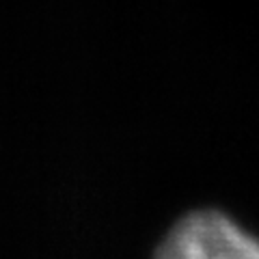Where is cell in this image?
<instances>
[{"label":"cell","instance_id":"6da1fadb","mask_svg":"<svg viewBox=\"0 0 259 259\" xmlns=\"http://www.w3.org/2000/svg\"><path fill=\"white\" fill-rule=\"evenodd\" d=\"M156 255L164 259H259V240L218 209H199L173 225Z\"/></svg>","mask_w":259,"mask_h":259}]
</instances>
